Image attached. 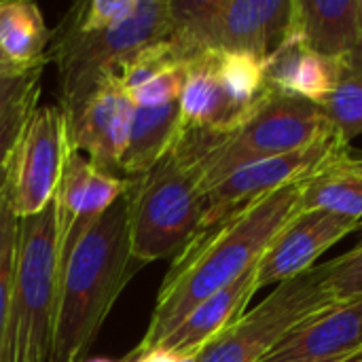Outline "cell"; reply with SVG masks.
I'll return each instance as SVG.
<instances>
[{"mask_svg": "<svg viewBox=\"0 0 362 362\" xmlns=\"http://www.w3.org/2000/svg\"><path fill=\"white\" fill-rule=\"evenodd\" d=\"M305 180L284 185L199 231L172 261L159 286L148 329L132 354L157 348L202 301L257 267L278 233L301 210Z\"/></svg>", "mask_w": 362, "mask_h": 362, "instance_id": "1", "label": "cell"}, {"mask_svg": "<svg viewBox=\"0 0 362 362\" xmlns=\"http://www.w3.org/2000/svg\"><path fill=\"white\" fill-rule=\"evenodd\" d=\"M140 267L123 195L81 238L59 274L49 362H85L115 301Z\"/></svg>", "mask_w": 362, "mask_h": 362, "instance_id": "2", "label": "cell"}, {"mask_svg": "<svg viewBox=\"0 0 362 362\" xmlns=\"http://www.w3.org/2000/svg\"><path fill=\"white\" fill-rule=\"evenodd\" d=\"M329 132L333 125L320 104L272 89L240 127L227 134L180 129L172 151L195 172L206 195L235 170L305 148Z\"/></svg>", "mask_w": 362, "mask_h": 362, "instance_id": "3", "label": "cell"}, {"mask_svg": "<svg viewBox=\"0 0 362 362\" xmlns=\"http://www.w3.org/2000/svg\"><path fill=\"white\" fill-rule=\"evenodd\" d=\"M172 0H140L136 13L108 30L78 34L55 28L47 49V62L57 64L59 108L72 117L85 100L142 49L172 36Z\"/></svg>", "mask_w": 362, "mask_h": 362, "instance_id": "4", "label": "cell"}, {"mask_svg": "<svg viewBox=\"0 0 362 362\" xmlns=\"http://www.w3.org/2000/svg\"><path fill=\"white\" fill-rule=\"evenodd\" d=\"M59 288L55 204L19 218L17 278L0 362H49Z\"/></svg>", "mask_w": 362, "mask_h": 362, "instance_id": "5", "label": "cell"}, {"mask_svg": "<svg viewBox=\"0 0 362 362\" xmlns=\"http://www.w3.org/2000/svg\"><path fill=\"white\" fill-rule=\"evenodd\" d=\"M129 242L140 265L176 259L199 233L206 195L195 172L170 151L148 174L129 178Z\"/></svg>", "mask_w": 362, "mask_h": 362, "instance_id": "6", "label": "cell"}, {"mask_svg": "<svg viewBox=\"0 0 362 362\" xmlns=\"http://www.w3.org/2000/svg\"><path fill=\"white\" fill-rule=\"evenodd\" d=\"M291 0H172V40L193 59L210 51L269 57L282 42Z\"/></svg>", "mask_w": 362, "mask_h": 362, "instance_id": "7", "label": "cell"}, {"mask_svg": "<svg viewBox=\"0 0 362 362\" xmlns=\"http://www.w3.org/2000/svg\"><path fill=\"white\" fill-rule=\"evenodd\" d=\"M333 305L316 267L278 284L259 305L216 335L195 362H263L301 322Z\"/></svg>", "mask_w": 362, "mask_h": 362, "instance_id": "8", "label": "cell"}, {"mask_svg": "<svg viewBox=\"0 0 362 362\" xmlns=\"http://www.w3.org/2000/svg\"><path fill=\"white\" fill-rule=\"evenodd\" d=\"M70 151L68 123L62 108H36L19 142L8 178L11 206L17 218L34 216L53 204Z\"/></svg>", "mask_w": 362, "mask_h": 362, "instance_id": "9", "label": "cell"}, {"mask_svg": "<svg viewBox=\"0 0 362 362\" xmlns=\"http://www.w3.org/2000/svg\"><path fill=\"white\" fill-rule=\"evenodd\" d=\"M344 153H348V144L333 129L305 148L280 157H269L235 170L225 180H221L210 191H206V214L199 231L210 229L233 210L284 185L310 178L312 174H316L329 161L341 157Z\"/></svg>", "mask_w": 362, "mask_h": 362, "instance_id": "10", "label": "cell"}, {"mask_svg": "<svg viewBox=\"0 0 362 362\" xmlns=\"http://www.w3.org/2000/svg\"><path fill=\"white\" fill-rule=\"evenodd\" d=\"M129 178L100 172L85 155L70 151L53 199L57 214L59 274L81 238L129 191Z\"/></svg>", "mask_w": 362, "mask_h": 362, "instance_id": "11", "label": "cell"}, {"mask_svg": "<svg viewBox=\"0 0 362 362\" xmlns=\"http://www.w3.org/2000/svg\"><path fill=\"white\" fill-rule=\"evenodd\" d=\"M362 229L358 221L329 210H299L257 265V288L288 282L316 267L337 242Z\"/></svg>", "mask_w": 362, "mask_h": 362, "instance_id": "12", "label": "cell"}, {"mask_svg": "<svg viewBox=\"0 0 362 362\" xmlns=\"http://www.w3.org/2000/svg\"><path fill=\"white\" fill-rule=\"evenodd\" d=\"M132 117L134 102L127 91L117 81L102 83L85 104L66 119L70 148L85 155L100 172H119Z\"/></svg>", "mask_w": 362, "mask_h": 362, "instance_id": "13", "label": "cell"}, {"mask_svg": "<svg viewBox=\"0 0 362 362\" xmlns=\"http://www.w3.org/2000/svg\"><path fill=\"white\" fill-rule=\"evenodd\" d=\"M362 348V299L333 303L293 329L263 362L325 361Z\"/></svg>", "mask_w": 362, "mask_h": 362, "instance_id": "14", "label": "cell"}, {"mask_svg": "<svg viewBox=\"0 0 362 362\" xmlns=\"http://www.w3.org/2000/svg\"><path fill=\"white\" fill-rule=\"evenodd\" d=\"M361 36L356 0H291V15L282 40L305 49L348 59Z\"/></svg>", "mask_w": 362, "mask_h": 362, "instance_id": "15", "label": "cell"}, {"mask_svg": "<svg viewBox=\"0 0 362 362\" xmlns=\"http://www.w3.org/2000/svg\"><path fill=\"white\" fill-rule=\"evenodd\" d=\"M257 291V267H252L242 278L202 301L174 331H170L159 341L157 348H165L180 356L197 358V354L216 335H221L246 312V305L250 303Z\"/></svg>", "mask_w": 362, "mask_h": 362, "instance_id": "16", "label": "cell"}, {"mask_svg": "<svg viewBox=\"0 0 362 362\" xmlns=\"http://www.w3.org/2000/svg\"><path fill=\"white\" fill-rule=\"evenodd\" d=\"M344 74V59L327 57L295 40H282L265 59L267 87L314 104H325Z\"/></svg>", "mask_w": 362, "mask_h": 362, "instance_id": "17", "label": "cell"}, {"mask_svg": "<svg viewBox=\"0 0 362 362\" xmlns=\"http://www.w3.org/2000/svg\"><path fill=\"white\" fill-rule=\"evenodd\" d=\"M178 106L180 129L227 134L246 121L223 89L216 66V51L199 53L189 62Z\"/></svg>", "mask_w": 362, "mask_h": 362, "instance_id": "18", "label": "cell"}, {"mask_svg": "<svg viewBox=\"0 0 362 362\" xmlns=\"http://www.w3.org/2000/svg\"><path fill=\"white\" fill-rule=\"evenodd\" d=\"M180 134L178 102L159 108H136L132 117L129 138L119 163L123 178H140L148 174L176 144Z\"/></svg>", "mask_w": 362, "mask_h": 362, "instance_id": "19", "label": "cell"}, {"mask_svg": "<svg viewBox=\"0 0 362 362\" xmlns=\"http://www.w3.org/2000/svg\"><path fill=\"white\" fill-rule=\"evenodd\" d=\"M301 210H329L362 225V157L344 153L303 185Z\"/></svg>", "mask_w": 362, "mask_h": 362, "instance_id": "20", "label": "cell"}, {"mask_svg": "<svg viewBox=\"0 0 362 362\" xmlns=\"http://www.w3.org/2000/svg\"><path fill=\"white\" fill-rule=\"evenodd\" d=\"M51 30L34 2H0V47L19 66H47Z\"/></svg>", "mask_w": 362, "mask_h": 362, "instance_id": "21", "label": "cell"}, {"mask_svg": "<svg viewBox=\"0 0 362 362\" xmlns=\"http://www.w3.org/2000/svg\"><path fill=\"white\" fill-rule=\"evenodd\" d=\"M17 244H19V218L11 206L8 185L0 193V356L4 348L11 301L17 278Z\"/></svg>", "mask_w": 362, "mask_h": 362, "instance_id": "22", "label": "cell"}, {"mask_svg": "<svg viewBox=\"0 0 362 362\" xmlns=\"http://www.w3.org/2000/svg\"><path fill=\"white\" fill-rule=\"evenodd\" d=\"M335 134L348 144L350 140L358 138L362 134V74L346 70L335 87V91L329 95V100L322 104Z\"/></svg>", "mask_w": 362, "mask_h": 362, "instance_id": "23", "label": "cell"}, {"mask_svg": "<svg viewBox=\"0 0 362 362\" xmlns=\"http://www.w3.org/2000/svg\"><path fill=\"white\" fill-rule=\"evenodd\" d=\"M320 284L333 303L362 299V240L348 252L316 265Z\"/></svg>", "mask_w": 362, "mask_h": 362, "instance_id": "24", "label": "cell"}, {"mask_svg": "<svg viewBox=\"0 0 362 362\" xmlns=\"http://www.w3.org/2000/svg\"><path fill=\"white\" fill-rule=\"evenodd\" d=\"M140 0H89V2H76L62 23L57 28L78 34H91L102 32L108 28H115L123 21H127Z\"/></svg>", "mask_w": 362, "mask_h": 362, "instance_id": "25", "label": "cell"}, {"mask_svg": "<svg viewBox=\"0 0 362 362\" xmlns=\"http://www.w3.org/2000/svg\"><path fill=\"white\" fill-rule=\"evenodd\" d=\"M38 98H40V87L0 117V193L8 185L19 142L30 125L32 115L38 108Z\"/></svg>", "mask_w": 362, "mask_h": 362, "instance_id": "26", "label": "cell"}, {"mask_svg": "<svg viewBox=\"0 0 362 362\" xmlns=\"http://www.w3.org/2000/svg\"><path fill=\"white\" fill-rule=\"evenodd\" d=\"M189 62L170 66V68L157 72L155 76H151L148 81H144L142 85H138L129 93L134 106L136 108H159V106L178 102L182 87H185V81H187Z\"/></svg>", "mask_w": 362, "mask_h": 362, "instance_id": "27", "label": "cell"}, {"mask_svg": "<svg viewBox=\"0 0 362 362\" xmlns=\"http://www.w3.org/2000/svg\"><path fill=\"white\" fill-rule=\"evenodd\" d=\"M42 68L45 66L28 70V72H17V74L0 76V117L8 108H13L17 102H21L23 98H28L32 91H36L40 87Z\"/></svg>", "mask_w": 362, "mask_h": 362, "instance_id": "28", "label": "cell"}, {"mask_svg": "<svg viewBox=\"0 0 362 362\" xmlns=\"http://www.w3.org/2000/svg\"><path fill=\"white\" fill-rule=\"evenodd\" d=\"M129 362H195L193 356H180L176 352H170L165 348H153L142 354H132Z\"/></svg>", "mask_w": 362, "mask_h": 362, "instance_id": "29", "label": "cell"}, {"mask_svg": "<svg viewBox=\"0 0 362 362\" xmlns=\"http://www.w3.org/2000/svg\"><path fill=\"white\" fill-rule=\"evenodd\" d=\"M34 68H40V66H19V64L11 62L4 55L2 47H0V76H4V74H17V72H28V70H34Z\"/></svg>", "mask_w": 362, "mask_h": 362, "instance_id": "30", "label": "cell"}, {"mask_svg": "<svg viewBox=\"0 0 362 362\" xmlns=\"http://www.w3.org/2000/svg\"><path fill=\"white\" fill-rule=\"evenodd\" d=\"M362 358V348L361 350H354L350 354H344V356H335V358H325V361H293V362H356Z\"/></svg>", "mask_w": 362, "mask_h": 362, "instance_id": "31", "label": "cell"}, {"mask_svg": "<svg viewBox=\"0 0 362 362\" xmlns=\"http://www.w3.org/2000/svg\"><path fill=\"white\" fill-rule=\"evenodd\" d=\"M85 362H115V361H108V358H91V361H85Z\"/></svg>", "mask_w": 362, "mask_h": 362, "instance_id": "32", "label": "cell"}, {"mask_svg": "<svg viewBox=\"0 0 362 362\" xmlns=\"http://www.w3.org/2000/svg\"><path fill=\"white\" fill-rule=\"evenodd\" d=\"M356 362H362V358H361V361H356Z\"/></svg>", "mask_w": 362, "mask_h": 362, "instance_id": "33", "label": "cell"}]
</instances>
